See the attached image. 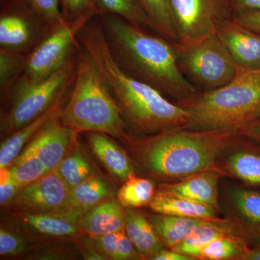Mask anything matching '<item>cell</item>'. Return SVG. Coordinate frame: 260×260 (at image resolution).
<instances>
[{"instance_id": "ee69618b", "label": "cell", "mask_w": 260, "mask_h": 260, "mask_svg": "<svg viewBox=\"0 0 260 260\" xmlns=\"http://www.w3.org/2000/svg\"><path fill=\"white\" fill-rule=\"evenodd\" d=\"M256 231H257V233L260 236V224H259V225H256Z\"/></svg>"}, {"instance_id": "9c48e42d", "label": "cell", "mask_w": 260, "mask_h": 260, "mask_svg": "<svg viewBox=\"0 0 260 260\" xmlns=\"http://www.w3.org/2000/svg\"><path fill=\"white\" fill-rule=\"evenodd\" d=\"M179 44H189L216 34L234 15L232 0H169Z\"/></svg>"}, {"instance_id": "ba28073f", "label": "cell", "mask_w": 260, "mask_h": 260, "mask_svg": "<svg viewBox=\"0 0 260 260\" xmlns=\"http://www.w3.org/2000/svg\"><path fill=\"white\" fill-rule=\"evenodd\" d=\"M99 15L98 10H92L76 20L62 18L49 27L37 46L27 54L22 75L32 81H42L60 69L71 56L75 45H78L80 31Z\"/></svg>"}, {"instance_id": "277c9868", "label": "cell", "mask_w": 260, "mask_h": 260, "mask_svg": "<svg viewBox=\"0 0 260 260\" xmlns=\"http://www.w3.org/2000/svg\"><path fill=\"white\" fill-rule=\"evenodd\" d=\"M235 135L180 128L162 132L144 143L142 158L158 177L177 179L213 169Z\"/></svg>"}, {"instance_id": "7402d4cb", "label": "cell", "mask_w": 260, "mask_h": 260, "mask_svg": "<svg viewBox=\"0 0 260 260\" xmlns=\"http://www.w3.org/2000/svg\"><path fill=\"white\" fill-rule=\"evenodd\" d=\"M234 234V227L230 222L218 218L208 220L172 249L195 259L199 257L202 250L215 239Z\"/></svg>"}, {"instance_id": "5bb4252c", "label": "cell", "mask_w": 260, "mask_h": 260, "mask_svg": "<svg viewBox=\"0 0 260 260\" xmlns=\"http://www.w3.org/2000/svg\"><path fill=\"white\" fill-rule=\"evenodd\" d=\"M81 214L74 211L44 213H17L14 217L24 227L49 237H72L78 233Z\"/></svg>"}, {"instance_id": "7bdbcfd3", "label": "cell", "mask_w": 260, "mask_h": 260, "mask_svg": "<svg viewBox=\"0 0 260 260\" xmlns=\"http://www.w3.org/2000/svg\"><path fill=\"white\" fill-rule=\"evenodd\" d=\"M243 260H260V244L253 249H249Z\"/></svg>"}, {"instance_id": "ab89813d", "label": "cell", "mask_w": 260, "mask_h": 260, "mask_svg": "<svg viewBox=\"0 0 260 260\" xmlns=\"http://www.w3.org/2000/svg\"><path fill=\"white\" fill-rule=\"evenodd\" d=\"M232 5L234 15L246 12L260 11V0H232Z\"/></svg>"}, {"instance_id": "836d02e7", "label": "cell", "mask_w": 260, "mask_h": 260, "mask_svg": "<svg viewBox=\"0 0 260 260\" xmlns=\"http://www.w3.org/2000/svg\"><path fill=\"white\" fill-rule=\"evenodd\" d=\"M48 26L52 27L62 19L60 0H22Z\"/></svg>"}, {"instance_id": "484cf974", "label": "cell", "mask_w": 260, "mask_h": 260, "mask_svg": "<svg viewBox=\"0 0 260 260\" xmlns=\"http://www.w3.org/2000/svg\"><path fill=\"white\" fill-rule=\"evenodd\" d=\"M8 169L21 188L35 182L49 172L44 162L27 147Z\"/></svg>"}, {"instance_id": "e0dca14e", "label": "cell", "mask_w": 260, "mask_h": 260, "mask_svg": "<svg viewBox=\"0 0 260 260\" xmlns=\"http://www.w3.org/2000/svg\"><path fill=\"white\" fill-rule=\"evenodd\" d=\"M124 230L143 259H151L164 244L149 219L133 208L124 210Z\"/></svg>"}, {"instance_id": "83f0119b", "label": "cell", "mask_w": 260, "mask_h": 260, "mask_svg": "<svg viewBox=\"0 0 260 260\" xmlns=\"http://www.w3.org/2000/svg\"><path fill=\"white\" fill-rule=\"evenodd\" d=\"M101 15H113L151 29V23L139 0H95Z\"/></svg>"}, {"instance_id": "e575fe53", "label": "cell", "mask_w": 260, "mask_h": 260, "mask_svg": "<svg viewBox=\"0 0 260 260\" xmlns=\"http://www.w3.org/2000/svg\"><path fill=\"white\" fill-rule=\"evenodd\" d=\"M27 243L21 236L5 228L0 229V254L15 256L26 251Z\"/></svg>"}, {"instance_id": "74e56055", "label": "cell", "mask_w": 260, "mask_h": 260, "mask_svg": "<svg viewBox=\"0 0 260 260\" xmlns=\"http://www.w3.org/2000/svg\"><path fill=\"white\" fill-rule=\"evenodd\" d=\"M233 19L252 31L260 34V11H250L234 15Z\"/></svg>"}, {"instance_id": "4316f807", "label": "cell", "mask_w": 260, "mask_h": 260, "mask_svg": "<svg viewBox=\"0 0 260 260\" xmlns=\"http://www.w3.org/2000/svg\"><path fill=\"white\" fill-rule=\"evenodd\" d=\"M155 193L153 181L133 174L119 189L117 200L123 208L134 209L150 204Z\"/></svg>"}, {"instance_id": "4fadbf2b", "label": "cell", "mask_w": 260, "mask_h": 260, "mask_svg": "<svg viewBox=\"0 0 260 260\" xmlns=\"http://www.w3.org/2000/svg\"><path fill=\"white\" fill-rule=\"evenodd\" d=\"M216 35L239 68L260 70V34L232 18L220 25Z\"/></svg>"}, {"instance_id": "f546056e", "label": "cell", "mask_w": 260, "mask_h": 260, "mask_svg": "<svg viewBox=\"0 0 260 260\" xmlns=\"http://www.w3.org/2000/svg\"><path fill=\"white\" fill-rule=\"evenodd\" d=\"M56 171L70 191L94 174L91 165L78 147L63 159Z\"/></svg>"}, {"instance_id": "ac0fdd59", "label": "cell", "mask_w": 260, "mask_h": 260, "mask_svg": "<svg viewBox=\"0 0 260 260\" xmlns=\"http://www.w3.org/2000/svg\"><path fill=\"white\" fill-rule=\"evenodd\" d=\"M87 138L97 158L112 176L119 180L125 181L134 174L129 157L109 135L90 132Z\"/></svg>"}, {"instance_id": "d590c367", "label": "cell", "mask_w": 260, "mask_h": 260, "mask_svg": "<svg viewBox=\"0 0 260 260\" xmlns=\"http://www.w3.org/2000/svg\"><path fill=\"white\" fill-rule=\"evenodd\" d=\"M60 3L62 18L68 20H76L88 12L98 10L95 0H60Z\"/></svg>"}, {"instance_id": "d6a6232c", "label": "cell", "mask_w": 260, "mask_h": 260, "mask_svg": "<svg viewBox=\"0 0 260 260\" xmlns=\"http://www.w3.org/2000/svg\"><path fill=\"white\" fill-rule=\"evenodd\" d=\"M233 200L241 213L255 225L260 224V191L237 189Z\"/></svg>"}, {"instance_id": "cb8c5ba5", "label": "cell", "mask_w": 260, "mask_h": 260, "mask_svg": "<svg viewBox=\"0 0 260 260\" xmlns=\"http://www.w3.org/2000/svg\"><path fill=\"white\" fill-rule=\"evenodd\" d=\"M94 246L107 259H139L140 256L125 230L102 236H89Z\"/></svg>"}, {"instance_id": "d6986e66", "label": "cell", "mask_w": 260, "mask_h": 260, "mask_svg": "<svg viewBox=\"0 0 260 260\" xmlns=\"http://www.w3.org/2000/svg\"><path fill=\"white\" fill-rule=\"evenodd\" d=\"M150 208L155 213L185 218L217 219V210L191 201L179 195L161 190L155 193L150 202Z\"/></svg>"}, {"instance_id": "1f68e13d", "label": "cell", "mask_w": 260, "mask_h": 260, "mask_svg": "<svg viewBox=\"0 0 260 260\" xmlns=\"http://www.w3.org/2000/svg\"><path fill=\"white\" fill-rule=\"evenodd\" d=\"M229 170L249 185L260 186V154L239 151L228 159Z\"/></svg>"}, {"instance_id": "ffe728a7", "label": "cell", "mask_w": 260, "mask_h": 260, "mask_svg": "<svg viewBox=\"0 0 260 260\" xmlns=\"http://www.w3.org/2000/svg\"><path fill=\"white\" fill-rule=\"evenodd\" d=\"M61 100L62 98L47 112L38 117L35 120L10 134L2 143L0 148V169L9 167L12 162L21 153L24 147L32 139L39 130L49 119L60 113Z\"/></svg>"}, {"instance_id": "5b68a950", "label": "cell", "mask_w": 260, "mask_h": 260, "mask_svg": "<svg viewBox=\"0 0 260 260\" xmlns=\"http://www.w3.org/2000/svg\"><path fill=\"white\" fill-rule=\"evenodd\" d=\"M59 116L65 125L78 133L95 132L118 139L128 138L127 126L117 102L85 50L78 55L73 91Z\"/></svg>"}, {"instance_id": "8d00e7d4", "label": "cell", "mask_w": 260, "mask_h": 260, "mask_svg": "<svg viewBox=\"0 0 260 260\" xmlns=\"http://www.w3.org/2000/svg\"><path fill=\"white\" fill-rule=\"evenodd\" d=\"M20 186L10 175L8 168L0 169V205L7 206L15 195L18 194Z\"/></svg>"}, {"instance_id": "d4e9b609", "label": "cell", "mask_w": 260, "mask_h": 260, "mask_svg": "<svg viewBox=\"0 0 260 260\" xmlns=\"http://www.w3.org/2000/svg\"><path fill=\"white\" fill-rule=\"evenodd\" d=\"M151 23L152 30L160 37L174 44L178 42V37L169 0H139Z\"/></svg>"}, {"instance_id": "4dcf8cb0", "label": "cell", "mask_w": 260, "mask_h": 260, "mask_svg": "<svg viewBox=\"0 0 260 260\" xmlns=\"http://www.w3.org/2000/svg\"><path fill=\"white\" fill-rule=\"evenodd\" d=\"M27 54L0 48V90L2 96L10 93L17 80L23 75Z\"/></svg>"}, {"instance_id": "44dd1931", "label": "cell", "mask_w": 260, "mask_h": 260, "mask_svg": "<svg viewBox=\"0 0 260 260\" xmlns=\"http://www.w3.org/2000/svg\"><path fill=\"white\" fill-rule=\"evenodd\" d=\"M149 220L164 245L173 249L192 233L195 229L208 221V219L185 218L173 215H151Z\"/></svg>"}, {"instance_id": "7a4b0ae2", "label": "cell", "mask_w": 260, "mask_h": 260, "mask_svg": "<svg viewBox=\"0 0 260 260\" xmlns=\"http://www.w3.org/2000/svg\"><path fill=\"white\" fill-rule=\"evenodd\" d=\"M114 60L133 78L186 102L198 93L178 63L174 43L113 15H99Z\"/></svg>"}, {"instance_id": "603a6c76", "label": "cell", "mask_w": 260, "mask_h": 260, "mask_svg": "<svg viewBox=\"0 0 260 260\" xmlns=\"http://www.w3.org/2000/svg\"><path fill=\"white\" fill-rule=\"evenodd\" d=\"M112 197V189L107 181L93 174L70 191L69 210L83 215Z\"/></svg>"}, {"instance_id": "2e32d148", "label": "cell", "mask_w": 260, "mask_h": 260, "mask_svg": "<svg viewBox=\"0 0 260 260\" xmlns=\"http://www.w3.org/2000/svg\"><path fill=\"white\" fill-rule=\"evenodd\" d=\"M118 200L110 198L81 215L80 231L89 236H102L124 230V210Z\"/></svg>"}, {"instance_id": "30bf717a", "label": "cell", "mask_w": 260, "mask_h": 260, "mask_svg": "<svg viewBox=\"0 0 260 260\" xmlns=\"http://www.w3.org/2000/svg\"><path fill=\"white\" fill-rule=\"evenodd\" d=\"M42 24L22 0H6L0 15L1 48L28 54L47 32L42 31Z\"/></svg>"}, {"instance_id": "9a60e30c", "label": "cell", "mask_w": 260, "mask_h": 260, "mask_svg": "<svg viewBox=\"0 0 260 260\" xmlns=\"http://www.w3.org/2000/svg\"><path fill=\"white\" fill-rule=\"evenodd\" d=\"M218 172L212 169L184 178L179 182L162 184L160 189L218 210Z\"/></svg>"}, {"instance_id": "3957f363", "label": "cell", "mask_w": 260, "mask_h": 260, "mask_svg": "<svg viewBox=\"0 0 260 260\" xmlns=\"http://www.w3.org/2000/svg\"><path fill=\"white\" fill-rule=\"evenodd\" d=\"M179 104L189 113L186 129L238 135L260 119V70L240 68L226 85Z\"/></svg>"}, {"instance_id": "f1b7e54d", "label": "cell", "mask_w": 260, "mask_h": 260, "mask_svg": "<svg viewBox=\"0 0 260 260\" xmlns=\"http://www.w3.org/2000/svg\"><path fill=\"white\" fill-rule=\"evenodd\" d=\"M249 249L244 239L234 234H230L210 242L202 250L198 259H243Z\"/></svg>"}, {"instance_id": "6da1fadb", "label": "cell", "mask_w": 260, "mask_h": 260, "mask_svg": "<svg viewBox=\"0 0 260 260\" xmlns=\"http://www.w3.org/2000/svg\"><path fill=\"white\" fill-rule=\"evenodd\" d=\"M95 18L80 31L78 42L96 64L126 126L143 134L185 128L189 119L187 111L179 104L169 102L151 85L133 78L117 64L111 54L102 23Z\"/></svg>"}, {"instance_id": "7c38bea8", "label": "cell", "mask_w": 260, "mask_h": 260, "mask_svg": "<svg viewBox=\"0 0 260 260\" xmlns=\"http://www.w3.org/2000/svg\"><path fill=\"white\" fill-rule=\"evenodd\" d=\"M59 114L49 119L27 145L44 162L49 172L56 170L73 150L78 133L65 125Z\"/></svg>"}, {"instance_id": "f35d334b", "label": "cell", "mask_w": 260, "mask_h": 260, "mask_svg": "<svg viewBox=\"0 0 260 260\" xmlns=\"http://www.w3.org/2000/svg\"><path fill=\"white\" fill-rule=\"evenodd\" d=\"M80 252L85 259H107L104 254L93 245L90 239L88 241L84 239L80 244Z\"/></svg>"}, {"instance_id": "52a82bcc", "label": "cell", "mask_w": 260, "mask_h": 260, "mask_svg": "<svg viewBox=\"0 0 260 260\" xmlns=\"http://www.w3.org/2000/svg\"><path fill=\"white\" fill-rule=\"evenodd\" d=\"M178 63L186 78L205 90L226 85L239 68L216 34L189 43L175 44Z\"/></svg>"}, {"instance_id": "b9f144b4", "label": "cell", "mask_w": 260, "mask_h": 260, "mask_svg": "<svg viewBox=\"0 0 260 260\" xmlns=\"http://www.w3.org/2000/svg\"><path fill=\"white\" fill-rule=\"evenodd\" d=\"M238 135L245 136L260 143V119L246 126L239 132Z\"/></svg>"}, {"instance_id": "60d3db41", "label": "cell", "mask_w": 260, "mask_h": 260, "mask_svg": "<svg viewBox=\"0 0 260 260\" xmlns=\"http://www.w3.org/2000/svg\"><path fill=\"white\" fill-rule=\"evenodd\" d=\"M194 259L190 256L184 255L181 253L174 251V249H164L159 251L152 260H191Z\"/></svg>"}, {"instance_id": "8992f818", "label": "cell", "mask_w": 260, "mask_h": 260, "mask_svg": "<svg viewBox=\"0 0 260 260\" xmlns=\"http://www.w3.org/2000/svg\"><path fill=\"white\" fill-rule=\"evenodd\" d=\"M77 60L72 56L54 74L42 81L21 75L12 88L10 107L1 116L2 134L10 135L52 107L74 80Z\"/></svg>"}, {"instance_id": "8fae6325", "label": "cell", "mask_w": 260, "mask_h": 260, "mask_svg": "<svg viewBox=\"0 0 260 260\" xmlns=\"http://www.w3.org/2000/svg\"><path fill=\"white\" fill-rule=\"evenodd\" d=\"M70 192L54 170L22 187L7 206L16 210L17 213H23L69 211Z\"/></svg>"}]
</instances>
